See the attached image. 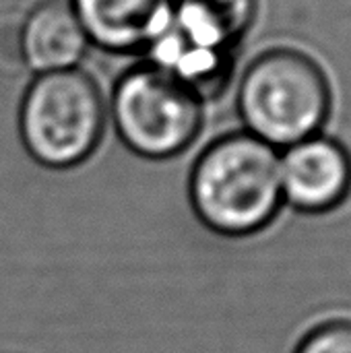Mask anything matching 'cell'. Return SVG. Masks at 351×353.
I'll return each instance as SVG.
<instances>
[{"instance_id":"obj_6","label":"cell","mask_w":351,"mask_h":353,"mask_svg":"<svg viewBox=\"0 0 351 353\" xmlns=\"http://www.w3.org/2000/svg\"><path fill=\"white\" fill-rule=\"evenodd\" d=\"M279 172L283 199L304 213L331 211L351 190L350 153L329 137L314 134L288 147Z\"/></svg>"},{"instance_id":"obj_3","label":"cell","mask_w":351,"mask_h":353,"mask_svg":"<svg viewBox=\"0 0 351 353\" xmlns=\"http://www.w3.org/2000/svg\"><path fill=\"white\" fill-rule=\"evenodd\" d=\"M108 103L97 81L81 68L37 74L19 108V134L33 161L70 170L103 139Z\"/></svg>"},{"instance_id":"obj_1","label":"cell","mask_w":351,"mask_h":353,"mask_svg":"<svg viewBox=\"0 0 351 353\" xmlns=\"http://www.w3.org/2000/svg\"><path fill=\"white\" fill-rule=\"evenodd\" d=\"M188 199L199 221L219 236L261 232L283 201L275 147L246 130L215 139L190 170Z\"/></svg>"},{"instance_id":"obj_2","label":"cell","mask_w":351,"mask_h":353,"mask_svg":"<svg viewBox=\"0 0 351 353\" xmlns=\"http://www.w3.org/2000/svg\"><path fill=\"white\" fill-rule=\"evenodd\" d=\"M333 108L325 68L296 48H273L244 70L238 112L246 132L271 147H292L321 132Z\"/></svg>"},{"instance_id":"obj_5","label":"cell","mask_w":351,"mask_h":353,"mask_svg":"<svg viewBox=\"0 0 351 353\" xmlns=\"http://www.w3.org/2000/svg\"><path fill=\"white\" fill-rule=\"evenodd\" d=\"M259 14V0H172L161 33L149 43V62L186 68L234 58Z\"/></svg>"},{"instance_id":"obj_4","label":"cell","mask_w":351,"mask_h":353,"mask_svg":"<svg viewBox=\"0 0 351 353\" xmlns=\"http://www.w3.org/2000/svg\"><path fill=\"white\" fill-rule=\"evenodd\" d=\"M108 118L132 153L161 161L182 155L199 139L205 101L147 62L120 77L108 103Z\"/></svg>"},{"instance_id":"obj_8","label":"cell","mask_w":351,"mask_h":353,"mask_svg":"<svg viewBox=\"0 0 351 353\" xmlns=\"http://www.w3.org/2000/svg\"><path fill=\"white\" fill-rule=\"evenodd\" d=\"M87 48V33L70 0H39L27 12L21 29V52L37 74L79 68Z\"/></svg>"},{"instance_id":"obj_7","label":"cell","mask_w":351,"mask_h":353,"mask_svg":"<svg viewBox=\"0 0 351 353\" xmlns=\"http://www.w3.org/2000/svg\"><path fill=\"white\" fill-rule=\"evenodd\" d=\"M89 43L108 52L147 50L166 27L172 0H70Z\"/></svg>"},{"instance_id":"obj_9","label":"cell","mask_w":351,"mask_h":353,"mask_svg":"<svg viewBox=\"0 0 351 353\" xmlns=\"http://www.w3.org/2000/svg\"><path fill=\"white\" fill-rule=\"evenodd\" d=\"M296 353H351V321H327L314 327Z\"/></svg>"}]
</instances>
